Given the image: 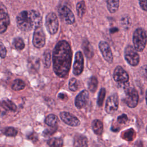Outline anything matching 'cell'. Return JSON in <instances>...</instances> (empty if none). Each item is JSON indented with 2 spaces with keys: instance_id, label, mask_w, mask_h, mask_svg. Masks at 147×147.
<instances>
[{
  "instance_id": "obj_1",
  "label": "cell",
  "mask_w": 147,
  "mask_h": 147,
  "mask_svg": "<svg viewBox=\"0 0 147 147\" xmlns=\"http://www.w3.org/2000/svg\"><path fill=\"white\" fill-rule=\"evenodd\" d=\"M52 61L53 71L57 76L65 78L68 75L72 61V51L66 40L59 41L56 44L52 53Z\"/></svg>"
},
{
  "instance_id": "obj_2",
  "label": "cell",
  "mask_w": 147,
  "mask_h": 147,
  "mask_svg": "<svg viewBox=\"0 0 147 147\" xmlns=\"http://www.w3.org/2000/svg\"><path fill=\"white\" fill-rule=\"evenodd\" d=\"M16 22L19 29L29 32L36 27L42 26V17L36 10H24L17 15Z\"/></svg>"
},
{
  "instance_id": "obj_3",
  "label": "cell",
  "mask_w": 147,
  "mask_h": 147,
  "mask_svg": "<svg viewBox=\"0 0 147 147\" xmlns=\"http://www.w3.org/2000/svg\"><path fill=\"white\" fill-rule=\"evenodd\" d=\"M133 42L134 48L138 52H142L147 43V34L144 29L137 28L133 34Z\"/></svg>"
},
{
  "instance_id": "obj_4",
  "label": "cell",
  "mask_w": 147,
  "mask_h": 147,
  "mask_svg": "<svg viewBox=\"0 0 147 147\" xmlns=\"http://www.w3.org/2000/svg\"><path fill=\"white\" fill-rule=\"evenodd\" d=\"M45 25L47 31L51 35L56 34L59 29V21L55 13L49 12L45 17Z\"/></svg>"
},
{
  "instance_id": "obj_5",
  "label": "cell",
  "mask_w": 147,
  "mask_h": 147,
  "mask_svg": "<svg viewBox=\"0 0 147 147\" xmlns=\"http://www.w3.org/2000/svg\"><path fill=\"white\" fill-rule=\"evenodd\" d=\"M124 57L127 63L131 66L136 67L139 64L140 55L134 47L130 45L125 48Z\"/></svg>"
},
{
  "instance_id": "obj_6",
  "label": "cell",
  "mask_w": 147,
  "mask_h": 147,
  "mask_svg": "<svg viewBox=\"0 0 147 147\" xmlns=\"http://www.w3.org/2000/svg\"><path fill=\"white\" fill-rule=\"evenodd\" d=\"M126 94L125 103L130 108H134L137 106L138 102V94L137 90L133 87L126 86L125 88Z\"/></svg>"
},
{
  "instance_id": "obj_7",
  "label": "cell",
  "mask_w": 147,
  "mask_h": 147,
  "mask_svg": "<svg viewBox=\"0 0 147 147\" xmlns=\"http://www.w3.org/2000/svg\"><path fill=\"white\" fill-rule=\"evenodd\" d=\"M45 34L42 26H39L34 29L33 34L32 42L37 48H41L45 44Z\"/></svg>"
},
{
  "instance_id": "obj_8",
  "label": "cell",
  "mask_w": 147,
  "mask_h": 147,
  "mask_svg": "<svg viewBox=\"0 0 147 147\" xmlns=\"http://www.w3.org/2000/svg\"><path fill=\"white\" fill-rule=\"evenodd\" d=\"M60 17L68 25L73 24L75 22V17L71 10L66 5H63L58 9Z\"/></svg>"
},
{
  "instance_id": "obj_9",
  "label": "cell",
  "mask_w": 147,
  "mask_h": 147,
  "mask_svg": "<svg viewBox=\"0 0 147 147\" xmlns=\"http://www.w3.org/2000/svg\"><path fill=\"white\" fill-rule=\"evenodd\" d=\"M113 79L119 83L126 84L129 81V76L127 72L121 66H117L113 72Z\"/></svg>"
},
{
  "instance_id": "obj_10",
  "label": "cell",
  "mask_w": 147,
  "mask_h": 147,
  "mask_svg": "<svg viewBox=\"0 0 147 147\" xmlns=\"http://www.w3.org/2000/svg\"><path fill=\"white\" fill-rule=\"evenodd\" d=\"M98 46L104 59L109 63H112L113 61V55L109 44L105 41H100Z\"/></svg>"
},
{
  "instance_id": "obj_11",
  "label": "cell",
  "mask_w": 147,
  "mask_h": 147,
  "mask_svg": "<svg viewBox=\"0 0 147 147\" xmlns=\"http://www.w3.org/2000/svg\"><path fill=\"white\" fill-rule=\"evenodd\" d=\"M118 96L117 94H114L109 96L107 99L105 105V110L108 114H112L118 109Z\"/></svg>"
},
{
  "instance_id": "obj_12",
  "label": "cell",
  "mask_w": 147,
  "mask_h": 147,
  "mask_svg": "<svg viewBox=\"0 0 147 147\" xmlns=\"http://www.w3.org/2000/svg\"><path fill=\"white\" fill-rule=\"evenodd\" d=\"M84 68V58L82 53L78 51L75 56V61L73 66V73L75 75H79L82 74Z\"/></svg>"
},
{
  "instance_id": "obj_13",
  "label": "cell",
  "mask_w": 147,
  "mask_h": 147,
  "mask_svg": "<svg viewBox=\"0 0 147 147\" xmlns=\"http://www.w3.org/2000/svg\"><path fill=\"white\" fill-rule=\"evenodd\" d=\"M60 117L61 120L68 125L71 126H78L80 125V121L79 119L73 114L63 111L60 114Z\"/></svg>"
},
{
  "instance_id": "obj_14",
  "label": "cell",
  "mask_w": 147,
  "mask_h": 147,
  "mask_svg": "<svg viewBox=\"0 0 147 147\" xmlns=\"http://www.w3.org/2000/svg\"><path fill=\"white\" fill-rule=\"evenodd\" d=\"M89 98V94L87 90L82 91L76 97L75 100V106L80 109L83 108L87 104Z\"/></svg>"
},
{
  "instance_id": "obj_15",
  "label": "cell",
  "mask_w": 147,
  "mask_h": 147,
  "mask_svg": "<svg viewBox=\"0 0 147 147\" xmlns=\"http://www.w3.org/2000/svg\"><path fill=\"white\" fill-rule=\"evenodd\" d=\"M82 49L86 55V56L90 59L94 56V50L90 43V42L87 39H84L82 42Z\"/></svg>"
},
{
  "instance_id": "obj_16",
  "label": "cell",
  "mask_w": 147,
  "mask_h": 147,
  "mask_svg": "<svg viewBox=\"0 0 147 147\" xmlns=\"http://www.w3.org/2000/svg\"><path fill=\"white\" fill-rule=\"evenodd\" d=\"M1 106L6 110L16 111L17 110L16 105L10 100L8 99H4L0 102Z\"/></svg>"
},
{
  "instance_id": "obj_17",
  "label": "cell",
  "mask_w": 147,
  "mask_h": 147,
  "mask_svg": "<svg viewBox=\"0 0 147 147\" xmlns=\"http://www.w3.org/2000/svg\"><path fill=\"white\" fill-rule=\"evenodd\" d=\"M107 7L110 13H115L118 10L119 0H107Z\"/></svg>"
},
{
  "instance_id": "obj_18",
  "label": "cell",
  "mask_w": 147,
  "mask_h": 147,
  "mask_svg": "<svg viewBox=\"0 0 147 147\" xmlns=\"http://www.w3.org/2000/svg\"><path fill=\"white\" fill-rule=\"evenodd\" d=\"M92 128L95 134L97 135L102 134L103 129V123L99 119H95L92 122Z\"/></svg>"
},
{
  "instance_id": "obj_19",
  "label": "cell",
  "mask_w": 147,
  "mask_h": 147,
  "mask_svg": "<svg viewBox=\"0 0 147 147\" xmlns=\"http://www.w3.org/2000/svg\"><path fill=\"white\" fill-rule=\"evenodd\" d=\"M87 138L83 135L76 136L75 137L74 145L76 147H87Z\"/></svg>"
},
{
  "instance_id": "obj_20",
  "label": "cell",
  "mask_w": 147,
  "mask_h": 147,
  "mask_svg": "<svg viewBox=\"0 0 147 147\" xmlns=\"http://www.w3.org/2000/svg\"><path fill=\"white\" fill-rule=\"evenodd\" d=\"M40 67V60L36 58L29 59L28 61V68L30 72L37 71Z\"/></svg>"
},
{
  "instance_id": "obj_21",
  "label": "cell",
  "mask_w": 147,
  "mask_h": 147,
  "mask_svg": "<svg viewBox=\"0 0 147 147\" xmlns=\"http://www.w3.org/2000/svg\"><path fill=\"white\" fill-rule=\"evenodd\" d=\"M76 9L78 16L80 18H82L86 11V4L84 1L82 0L78 2V3L76 4Z\"/></svg>"
},
{
  "instance_id": "obj_22",
  "label": "cell",
  "mask_w": 147,
  "mask_h": 147,
  "mask_svg": "<svg viewBox=\"0 0 147 147\" xmlns=\"http://www.w3.org/2000/svg\"><path fill=\"white\" fill-rule=\"evenodd\" d=\"M10 20L8 11L5 5L0 2V21Z\"/></svg>"
},
{
  "instance_id": "obj_23",
  "label": "cell",
  "mask_w": 147,
  "mask_h": 147,
  "mask_svg": "<svg viewBox=\"0 0 147 147\" xmlns=\"http://www.w3.org/2000/svg\"><path fill=\"white\" fill-rule=\"evenodd\" d=\"M98 84V82L97 78L94 76H91L88 81V90L91 92H94L97 88Z\"/></svg>"
},
{
  "instance_id": "obj_24",
  "label": "cell",
  "mask_w": 147,
  "mask_h": 147,
  "mask_svg": "<svg viewBox=\"0 0 147 147\" xmlns=\"http://www.w3.org/2000/svg\"><path fill=\"white\" fill-rule=\"evenodd\" d=\"M58 122V118L57 117L56 115H54V114H49L48 115L45 120V123L51 127H53L55 126L57 124Z\"/></svg>"
},
{
  "instance_id": "obj_25",
  "label": "cell",
  "mask_w": 147,
  "mask_h": 147,
  "mask_svg": "<svg viewBox=\"0 0 147 147\" xmlns=\"http://www.w3.org/2000/svg\"><path fill=\"white\" fill-rule=\"evenodd\" d=\"M48 145L50 147H62L63 146V140L60 138H52L48 140Z\"/></svg>"
},
{
  "instance_id": "obj_26",
  "label": "cell",
  "mask_w": 147,
  "mask_h": 147,
  "mask_svg": "<svg viewBox=\"0 0 147 147\" xmlns=\"http://www.w3.org/2000/svg\"><path fill=\"white\" fill-rule=\"evenodd\" d=\"M42 61L45 68H49L50 67L51 63V55L50 50L47 49L43 53Z\"/></svg>"
},
{
  "instance_id": "obj_27",
  "label": "cell",
  "mask_w": 147,
  "mask_h": 147,
  "mask_svg": "<svg viewBox=\"0 0 147 147\" xmlns=\"http://www.w3.org/2000/svg\"><path fill=\"white\" fill-rule=\"evenodd\" d=\"M25 87V84L21 79L14 80L11 84V88L14 91H20L23 90Z\"/></svg>"
},
{
  "instance_id": "obj_28",
  "label": "cell",
  "mask_w": 147,
  "mask_h": 147,
  "mask_svg": "<svg viewBox=\"0 0 147 147\" xmlns=\"http://www.w3.org/2000/svg\"><path fill=\"white\" fill-rule=\"evenodd\" d=\"M13 45L14 48L18 50H22L25 48V43L21 37H15L13 40Z\"/></svg>"
},
{
  "instance_id": "obj_29",
  "label": "cell",
  "mask_w": 147,
  "mask_h": 147,
  "mask_svg": "<svg viewBox=\"0 0 147 147\" xmlns=\"http://www.w3.org/2000/svg\"><path fill=\"white\" fill-rule=\"evenodd\" d=\"M2 132L5 135H6L7 136H10V137H14L18 133L17 130L13 127H5L2 130Z\"/></svg>"
},
{
  "instance_id": "obj_30",
  "label": "cell",
  "mask_w": 147,
  "mask_h": 147,
  "mask_svg": "<svg viewBox=\"0 0 147 147\" xmlns=\"http://www.w3.org/2000/svg\"><path fill=\"white\" fill-rule=\"evenodd\" d=\"M106 95V90L105 88H100L97 99V104L99 106H102Z\"/></svg>"
},
{
  "instance_id": "obj_31",
  "label": "cell",
  "mask_w": 147,
  "mask_h": 147,
  "mask_svg": "<svg viewBox=\"0 0 147 147\" xmlns=\"http://www.w3.org/2000/svg\"><path fill=\"white\" fill-rule=\"evenodd\" d=\"M78 88V82L76 79L72 78L69 81V88L72 91H76Z\"/></svg>"
},
{
  "instance_id": "obj_32",
  "label": "cell",
  "mask_w": 147,
  "mask_h": 147,
  "mask_svg": "<svg viewBox=\"0 0 147 147\" xmlns=\"http://www.w3.org/2000/svg\"><path fill=\"white\" fill-rule=\"evenodd\" d=\"M134 131L133 129H129L125 131L124 133V137L123 138L126 140L127 141H131L134 137L133 136H134Z\"/></svg>"
},
{
  "instance_id": "obj_33",
  "label": "cell",
  "mask_w": 147,
  "mask_h": 147,
  "mask_svg": "<svg viewBox=\"0 0 147 147\" xmlns=\"http://www.w3.org/2000/svg\"><path fill=\"white\" fill-rule=\"evenodd\" d=\"M7 54V50L4 44L0 41V57L1 58H5Z\"/></svg>"
},
{
  "instance_id": "obj_34",
  "label": "cell",
  "mask_w": 147,
  "mask_h": 147,
  "mask_svg": "<svg viewBox=\"0 0 147 147\" xmlns=\"http://www.w3.org/2000/svg\"><path fill=\"white\" fill-rule=\"evenodd\" d=\"M55 126L52 127L51 128L49 129H45L44 131H43V134L44 135V136H50L51 135H52V134H53L55 131L56 129L55 128Z\"/></svg>"
},
{
  "instance_id": "obj_35",
  "label": "cell",
  "mask_w": 147,
  "mask_h": 147,
  "mask_svg": "<svg viewBox=\"0 0 147 147\" xmlns=\"http://www.w3.org/2000/svg\"><path fill=\"white\" fill-rule=\"evenodd\" d=\"M127 120H128L127 116L125 114H123L119 115L117 118V121L121 124L125 123L127 121Z\"/></svg>"
},
{
  "instance_id": "obj_36",
  "label": "cell",
  "mask_w": 147,
  "mask_h": 147,
  "mask_svg": "<svg viewBox=\"0 0 147 147\" xmlns=\"http://www.w3.org/2000/svg\"><path fill=\"white\" fill-rule=\"evenodd\" d=\"M140 73L143 77L147 78V65H144L141 67Z\"/></svg>"
},
{
  "instance_id": "obj_37",
  "label": "cell",
  "mask_w": 147,
  "mask_h": 147,
  "mask_svg": "<svg viewBox=\"0 0 147 147\" xmlns=\"http://www.w3.org/2000/svg\"><path fill=\"white\" fill-rule=\"evenodd\" d=\"M141 8L145 11H147V0H138Z\"/></svg>"
},
{
  "instance_id": "obj_38",
  "label": "cell",
  "mask_w": 147,
  "mask_h": 147,
  "mask_svg": "<svg viewBox=\"0 0 147 147\" xmlns=\"http://www.w3.org/2000/svg\"><path fill=\"white\" fill-rule=\"evenodd\" d=\"M28 138L33 142H36L38 140V136L36 133H32L28 136Z\"/></svg>"
},
{
  "instance_id": "obj_39",
  "label": "cell",
  "mask_w": 147,
  "mask_h": 147,
  "mask_svg": "<svg viewBox=\"0 0 147 147\" xmlns=\"http://www.w3.org/2000/svg\"><path fill=\"white\" fill-rule=\"evenodd\" d=\"M58 98L61 100H65L67 99V96L64 93H59L58 95Z\"/></svg>"
},
{
  "instance_id": "obj_40",
  "label": "cell",
  "mask_w": 147,
  "mask_h": 147,
  "mask_svg": "<svg viewBox=\"0 0 147 147\" xmlns=\"http://www.w3.org/2000/svg\"><path fill=\"white\" fill-rule=\"evenodd\" d=\"M145 99H146V105H147V90L146 91V94H145Z\"/></svg>"
},
{
  "instance_id": "obj_41",
  "label": "cell",
  "mask_w": 147,
  "mask_h": 147,
  "mask_svg": "<svg viewBox=\"0 0 147 147\" xmlns=\"http://www.w3.org/2000/svg\"><path fill=\"white\" fill-rule=\"evenodd\" d=\"M146 133H147V127H146Z\"/></svg>"
}]
</instances>
